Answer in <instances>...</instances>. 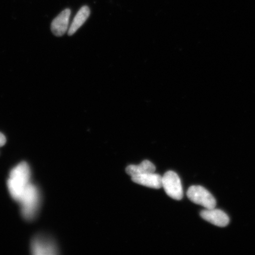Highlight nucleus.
<instances>
[{
    "instance_id": "obj_1",
    "label": "nucleus",
    "mask_w": 255,
    "mask_h": 255,
    "mask_svg": "<svg viewBox=\"0 0 255 255\" xmlns=\"http://www.w3.org/2000/svg\"><path fill=\"white\" fill-rule=\"evenodd\" d=\"M31 171L29 165L22 162L12 168L7 181V187L12 199L19 202L30 184Z\"/></svg>"
},
{
    "instance_id": "obj_4",
    "label": "nucleus",
    "mask_w": 255,
    "mask_h": 255,
    "mask_svg": "<svg viewBox=\"0 0 255 255\" xmlns=\"http://www.w3.org/2000/svg\"><path fill=\"white\" fill-rule=\"evenodd\" d=\"M187 196L191 202L205 207L206 209L215 208L216 201L212 194L205 188L200 186H191Z\"/></svg>"
},
{
    "instance_id": "obj_2",
    "label": "nucleus",
    "mask_w": 255,
    "mask_h": 255,
    "mask_svg": "<svg viewBox=\"0 0 255 255\" xmlns=\"http://www.w3.org/2000/svg\"><path fill=\"white\" fill-rule=\"evenodd\" d=\"M18 202L21 203V214L24 219L30 221L36 217L40 203L39 189L33 184L30 183Z\"/></svg>"
},
{
    "instance_id": "obj_9",
    "label": "nucleus",
    "mask_w": 255,
    "mask_h": 255,
    "mask_svg": "<svg viewBox=\"0 0 255 255\" xmlns=\"http://www.w3.org/2000/svg\"><path fill=\"white\" fill-rule=\"evenodd\" d=\"M90 13V9L88 6H84L79 9L69 28L68 34L69 36L74 34L78 30L79 28L87 20Z\"/></svg>"
},
{
    "instance_id": "obj_7",
    "label": "nucleus",
    "mask_w": 255,
    "mask_h": 255,
    "mask_svg": "<svg viewBox=\"0 0 255 255\" xmlns=\"http://www.w3.org/2000/svg\"><path fill=\"white\" fill-rule=\"evenodd\" d=\"M71 11L69 9H65L57 16L51 25V30L56 36H62L68 29L70 16Z\"/></svg>"
},
{
    "instance_id": "obj_11",
    "label": "nucleus",
    "mask_w": 255,
    "mask_h": 255,
    "mask_svg": "<svg viewBox=\"0 0 255 255\" xmlns=\"http://www.w3.org/2000/svg\"><path fill=\"white\" fill-rule=\"evenodd\" d=\"M6 142L5 136L0 132V146H2L5 144Z\"/></svg>"
},
{
    "instance_id": "obj_10",
    "label": "nucleus",
    "mask_w": 255,
    "mask_h": 255,
    "mask_svg": "<svg viewBox=\"0 0 255 255\" xmlns=\"http://www.w3.org/2000/svg\"><path fill=\"white\" fill-rule=\"evenodd\" d=\"M155 167L154 164L148 160H144L138 165H130L126 168L127 173L130 176L148 173H154Z\"/></svg>"
},
{
    "instance_id": "obj_6",
    "label": "nucleus",
    "mask_w": 255,
    "mask_h": 255,
    "mask_svg": "<svg viewBox=\"0 0 255 255\" xmlns=\"http://www.w3.org/2000/svg\"><path fill=\"white\" fill-rule=\"evenodd\" d=\"M32 254L36 255L57 254V248L52 241L46 238L37 237L31 244Z\"/></svg>"
},
{
    "instance_id": "obj_8",
    "label": "nucleus",
    "mask_w": 255,
    "mask_h": 255,
    "mask_svg": "<svg viewBox=\"0 0 255 255\" xmlns=\"http://www.w3.org/2000/svg\"><path fill=\"white\" fill-rule=\"evenodd\" d=\"M131 179L133 182L152 189H159L162 187V177L155 172L134 175Z\"/></svg>"
},
{
    "instance_id": "obj_5",
    "label": "nucleus",
    "mask_w": 255,
    "mask_h": 255,
    "mask_svg": "<svg viewBox=\"0 0 255 255\" xmlns=\"http://www.w3.org/2000/svg\"><path fill=\"white\" fill-rule=\"evenodd\" d=\"M200 216L205 221L219 227H225L229 225V216L221 210L209 209L201 212Z\"/></svg>"
},
{
    "instance_id": "obj_3",
    "label": "nucleus",
    "mask_w": 255,
    "mask_h": 255,
    "mask_svg": "<svg viewBox=\"0 0 255 255\" xmlns=\"http://www.w3.org/2000/svg\"><path fill=\"white\" fill-rule=\"evenodd\" d=\"M162 187L168 196L174 200H180L183 197V190L180 178L173 171H167L162 177Z\"/></svg>"
}]
</instances>
